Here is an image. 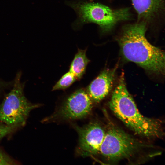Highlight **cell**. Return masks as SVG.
Segmentation results:
<instances>
[{
    "mask_svg": "<svg viewBox=\"0 0 165 165\" xmlns=\"http://www.w3.org/2000/svg\"><path fill=\"white\" fill-rule=\"evenodd\" d=\"M147 24L140 21L123 27L118 40L122 53L126 60L135 63L148 72L163 74L165 53L147 39Z\"/></svg>",
    "mask_w": 165,
    "mask_h": 165,
    "instance_id": "cell-1",
    "label": "cell"
},
{
    "mask_svg": "<svg viewBox=\"0 0 165 165\" xmlns=\"http://www.w3.org/2000/svg\"><path fill=\"white\" fill-rule=\"evenodd\" d=\"M109 105L116 116L136 134L148 138L163 136L161 121L146 117L139 112L127 90L123 73L112 94Z\"/></svg>",
    "mask_w": 165,
    "mask_h": 165,
    "instance_id": "cell-2",
    "label": "cell"
},
{
    "mask_svg": "<svg viewBox=\"0 0 165 165\" xmlns=\"http://www.w3.org/2000/svg\"><path fill=\"white\" fill-rule=\"evenodd\" d=\"M66 4L75 12L77 18L72 24L74 30L80 29L84 24L94 23L99 27L101 33L111 31L119 22L130 19V9H113L102 4L85 0L68 1Z\"/></svg>",
    "mask_w": 165,
    "mask_h": 165,
    "instance_id": "cell-3",
    "label": "cell"
},
{
    "mask_svg": "<svg viewBox=\"0 0 165 165\" xmlns=\"http://www.w3.org/2000/svg\"><path fill=\"white\" fill-rule=\"evenodd\" d=\"M144 146L121 129L111 125L105 131L99 153L107 161L115 163L132 157Z\"/></svg>",
    "mask_w": 165,
    "mask_h": 165,
    "instance_id": "cell-4",
    "label": "cell"
},
{
    "mask_svg": "<svg viewBox=\"0 0 165 165\" xmlns=\"http://www.w3.org/2000/svg\"><path fill=\"white\" fill-rule=\"evenodd\" d=\"M20 75H17L13 89L0 105V122L8 125L24 124L30 112L38 106L29 102L24 96Z\"/></svg>",
    "mask_w": 165,
    "mask_h": 165,
    "instance_id": "cell-5",
    "label": "cell"
},
{
    "mask_svg": "<svg viewBox=\"0 0 165 165\" xmlns=\"http://www.w3.org/2000/svg\"><path fill=\"white\" fill-rule=\"evenodd\" d=\"M93 103L86 90H78L69 95L46 121L68 122L86 118L91 113Z\"/></svg>",
    "mask_w": 165,
    "mask_h": 165,
    "instance_id": "cell-6",
    "label": "cell"
},
{
    "mask_svg": "<svg viewBox=\"0 0 165 165\" xmlns=\"http://www.w3.org/2000/svg\"><path fill=\"white\" fill-rule=\"evenodd\" d=\"M74 127L79 136L76 150L78 155L85 157L99 153L105 133L101 126L94 121L82 127Z\"/></svg>",
    "mask_w": 165,
    "mask_h": 165,
    "instance_id": "cell-7",
    "label": "cell"
},
{
    "mask_svg": "<svg viewBox=\"0 0 165 165\" xmlns=\"http://www.w3.org/2000/svg\"><path fill=\"white\" fill-rule=\"evenodd\" d=\"M117 68L103 70L89 85L86 91L93 103L99 102L110 92Z\"/></svg>",
    "mask_w": 165,
    "mask_h": 165,
    "instance_id": "cell-8",
    "label": "cell"
},
{
    "mask_svg": "<svg viewBox=\"0 0 165 165\" xmlns=\"http://www.w3.org/2000/svg\"><path fill=\"white\" fill-rule=\"evenodd\" d=\"M131 0L139 20L147 23L153 20L164 10V0Z\"/></svg>",
    "mask_w": 165,
    "mask_h": 165,
    "instance_id": "cell-9",
    "label": "cell"
},
{
    "mask_svg": "<svg viewBox=\"0 0 165 165\" xmlns=\"http://www.w3.org/2000/svg\"><path fill=\"white\" fill-rule=\"evenodd\" d=\"M86 50L78 49L70 66L69 71L77 79H80L83 76L90 61L86 56Z\"/></svg>",
    "mask_w": 165,
    "mask_h": 165,
    "instance_id": "cell-10",
    "label": "cell"
},
{
    "mask_svg": "<svg viewBox=\"0 0 165 165\" xmlns=\"http://www.w3.org/2000/svg\"><path fill=\"white\" fill-rule=\"evenodd\" d=\"M70 71L64 74L53 86L52 91L66 89L71 86L77 80Z\"/></svg>",
    "mask_w": 165,
    "mask_h": 165,
    "instance_id": "cell-11",
    "label": "cell"
},
{
    "mask_svg": "<svg viewBox=\"0 0 165 165\" xmlns=\"http://www.w3.org/2000/svg\"><path fill=\"white\" fill-rule=\"evenodd\" d=\"M13 127L0 122V139L10 133Z\"/></svg>",
    "mask_w": 165,
    "mask_h": 165,
    "instance_id": "cell-12",
    "label": "cell"
},
{
    "mask_svg": "<svg viewBox=\"0 0 165 165\" xmlns=\"http://www.w3.org/2000/svg\"><path fill=\"white\" fill-rule=\"evenodd\" d=\"M9 162L6 158L0 152V165L9 164Z\"/></svg>",
    "mask_w": 165,
    "mask_h": 165,
    "instance_id": "cell-13",
    "label": "cell"
}]
</instances>
